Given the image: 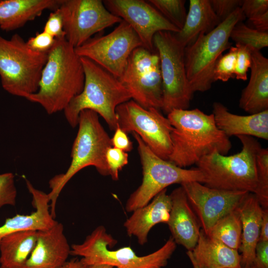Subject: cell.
Returning a JSON list of instances; mask_svg holds the SVG:
<instances>
[{
  "label": "cell",
  "mask_w": 268,
  "mask_h": 268,
  "mask_svg": "<svg viewBox=\"0 0 268 268\" xmlns=\"http://www.w3.org/2000/svg\"><path fill=\"white\" fill-rule=\"evenodd\" d=\"M70 251L63 225L57 221L49 229L37 231L35 246L24 268H60Z\"/></svg>",
  "instance_id": "17"
},
{
  "label": "cell",
  "mask_w": 268,
  "mask_h": 268,
  "mask_svg": "<svg viewBox=\"0 0 268 268\" xmlns=\"http://www.w3.org/2000/svg\"><path fill=\"white\" fill-rule=\"evenodd\" d=\"M77 126L78 130L72 144L69 167L65 173L55 176L49 181L51 191L48 195L50 212L54 218L60 193L77 172L86 167L93 166L101 175H109L106 153L112 146L111 138L100 123L98 115L91 110H82L79 115Z\"/></svg>",
  "instance_id": "4"
},
{
  "label": "cell",
  "mask_w": 268,
  "mask_h": 268,
  "mask_svg": "<svg viewBox=\"0 0 268 268\" xmlns=\"http://www.w3.org/2000/svg\"><path fill=\"white\" fill-rule=\"evenodd\" d=\"M153 45L159 60L162 82L161 110L168 115L175 109H188L193 96L185 64V47L169 31L157 32Z\"/></svg>",
  "instance_id": "10"
},
{
  "label": "cell",
  "mask_w": 268,
  "mask_h": 268,
  "mask_svg": "<svg viewBox=\"0 0 268 268\" xmlns=\"http://www.w3.org/2000/svg\"><path fill=\"white\" fill-rule=\"evenodd\" d=\"M230 38L236 45L247 46L254 50L260 51L268 46V32L259 31L242 21L238 22L233 27L230 33Z\"/></svg>",
  "instance_id": "29"
},
{
  "label": "cell",
  "mask_w": 268,
  "mask_h": 268,
  "mask_svg": "<svg viewBox=\"0 0 268 268\" xmlns=\"http://www.w3.org/2000/svg\"><path fill=\"white\" fill-rule=\"evenodd\" d=\"M257 186L254 194L264 209L268 208V149L261 148L256 157Z\"/></svg>",
  "instance_id": "31"
},
{
  "label": "cell",
  "mask_w": 268,
  "mask_h": 268,
  "mask_svg": "<svg viewBox=\"0 0 268 268\" xmlns=\"http://www.w3.org/2000/svg\"><path fill=\"white\" fill-rule=\"evenodd\" d=\"M84 79L80 57L74 48L65 37L56 38L48 52L38 89L27 100L39 104L49 115L64 111L81 93Z\"/></svg>",
  "instance_id": "2"
},
{
  "label": "cell",
  "mask_w": 268,
  "mask_h": 268,
  "mask_svg": "<svg viewBox=\"0 0 268 268\" xmlns=\"http://www.w3.org/2000/svg\"><path fill=\"white\" fill-rule=\"evenodd\" d=\"M132 99L144 109L160 110L163 88L158 54L144 47L134 49L118 78Z\"/></svg>",
  "instance_id": "12"
},
{
  "label": "cell",
  "mask_w": 268,
  "mask_h": 268,
  "mask_svg": "<svg viewBox=\"0 0 268 268\" xmlns=\"http://www.w3.org/2000/svg\"><path fill=\"white\" fill-rule=\"evenodd\" d=\"M48 53L32 50L16 33L9 39L0 35V78L8 93L27 98L36 93Z\"/></svg>",
  "instance_id": "7"
},
{
  "label": "cell",
  "mask_w": 268,
  "mask_h": 268,
  "mask_svg": "<svg viewBox=\"0 0 268 268\" xmlns=\"http://www.w3.org/2000/svg\"><path fill=\"white\" fill-rule=\"evenodd\" d=\"M173 127L172 151L168 161L185 168L214 152L226 155L231 142L216 126L212 114L199 109H175L167 115Z\"/></svg>",
  "instance_id": "1"
},
{
  "label": "cell",
  "mask_w": 268,
  "mask_h": 268,
  "mask_svg": "<svg viewBox=\"0 0 268 268\" xmlns=\"http://www.w3.org/2000/svg\"><path fill=\"white\" fill-rule=\"evenodd\" d=\"M118 125L127 134H136L157 156L168 160L172 151L171 133L173 130L168 119L160 110L144 109L131 99L116 110Z\"/></svg>",
  "instance_id": "11"
},
{
  "label": "cell",
  "mask_w": 268,
  "mask_h": 268,
  "mask_svg": "<svg viewBox=\"0 0 268 268\" xmlns=\"http://www.w3.org/2000/svg\"><path fill=\"white\" fill-rule=\"evenodd\" d=\"M55 42V38L43 31L37 33L26 41L28 46L33 50L40 53H48Z\"/></svg>",
  "instance_id": "38"
},
{
  "label": "cell",
  "mask_w": 268,
  "mask_h": 268,
  "mask_svg": "<svg viewBox=\"0 0 268 268\" xmlns=\"http://www.w3.org/2000/svg\"><path fill=\"white\" fill-rule=\"evenodd\" d=\"M241 9L248 19L268 11V0H244Z\"/></svg>",
  "instance_id": "39"
},
{
  "label": "cell",
  "mask_w": 268,
  "mask_h": 268,
  "mask_svg": "<svg viewBox=\"0 0 268 268\" xmlns=\"http://www.w3.org/2000/svg\"><path fill=\"white\" fill-rule=\"evenodd\" d=\"M80 59L84 72V86L63 111L65 118L75 128L80 112L91 110L104 119L111 130L115 131L118 126L116 108L132 99L131 96L117 77L90 59Z\"/></svg>",
  "instance_id": "3"
},
{
  "label": "cell",
  "mask_w": 268,
  "mask_h": 268,
  "mask_svg": "<svg viewBox=\"0 0 268 268\" xmlns=\"http://www.w3.org/2000/svg\"><path fill=\"white\" fill-rule=\"evenodd\" d=\"M16 196L14 174L10 172L0 174V208L6 205L14 206Z\"/></svg>",
  "instance_id": "33"
},
{
  "label": "cell",
  "mask_w": 268,
  "mask_h": 268,
  "mask_svg": "<svg viewBox=\"0 0 268 268\" xmlns=\"http://www.w3.org/2000/svg\"><path fill=\"white\" fill-rule=\"evenodd\" d=\"M206 235L238 251L241 245L242 223L238 207L219 219Z\"/></svg>",
  "instance_id": "28"
},
{
  "label": "cell",
  "mask_w": 268,
  "mask_h": 268,
  "mask_svg": "<svg viewBox=\"0 0 268 268\" xmlns=\"http://www.w3.org/2000/svg\"><path fill=\"white\" fill-rule=\"evenodd\" d=\"M181 186L206 234L219 219L236 209L249 193L212 188L196 181Z\"/></svg>",
  "instance_id": "15"
},
{
  "label": "cell",
  "mask_w": 268,
  "mask_h": 268,
  "mask_svg": "<svg viewBox=\"0 0 268 268\" xmlns=\"http://www.w3.org/2000/svg\"><path fill=\"white\" fill-rule=\"evenodd\" d=\"M43 31L55 39L65 37L63 16L59 7L50 13Z\"/></svg>",
  "instance_id": "36"
},
{
  "label": "cell",
  "mask_w": 268,
  "mask_h": 268,
  "mask_svg": "<svg viewBox=\"0 0 268 268\" xmlns=\"http://www.w3.org/2000/svg\"><path fill=\"white\" fill-rule=\"evenodd\" d=\"M241 268H255L253 265L249 266L242 267Z\"/></svg>",
  "instance_id": "47"
},
{
  "label": "cell",
  "mask_w": 268,
  "mask_h": 268,
  "mask_svg": "<svg viewBox=\"0 0 268 268\" xmlns=\"http://www.w3.org/2000/svg\"><path fill=\"white\" fill-rule=\"evenodd\" d=\"M148 1L180 30L187 16L185 0H149Z\"/></svg>",
  "instance_id": "30"
},
{
  "label": "cell",
  "mask_w": 268,
  "mask_h": 268,
  "mask_svg": "<svg viewBox=\"0 0 268 268\" xmlns=\"http://www.w3.org/2000/svg\"><path fill=\"white\" fill-rule=\"evenodd\" d=\"M172 207L167 224L176 244L192 251L201 230L197 215L191 206L183 188L180 186L169 195Z\"/></svg>",
  "instance_id": "18"
},
{
  "label": "cell",
  "mask_w": 268,
  "mask_h": 268,
  "mask_svg": "<svg viewBox=\"0 0 268 268\" xmlns=\"http://www.w3.org/2000/svg\"><path fill=\"white\" fill-rule=\"evenodd\" d=\"M27 188L32 197L35 211L29 215L17 214L7 218L0 226V243L1 239L11 233L26 230H44L52 227L57 222L50 212L48 194L36 189L25 178Z\"/></svg>",
  "instance_id": "21"
},
{
  "label": "cell",
  "mask_w": 268,
  "mask_h": 268,
  "mask_svg": "<svg viewBox=\"0 0 268 268\" xmlns=\"http://www.w3.org/2000/svg\"><path fill=\"white\" fill-rule=\"evenodd\" d=\"M59 8L63 16L65 38L74 48L122 21L110 12L101 0H62Z\"/></svg>",
  "instance_id": "14"
},
{
  "label": "cell",
  "mask_w": 268,
  "mask_h": 268,
  "mask_svg": "<svg viewBox=\"0 0 268 268\" xmlns=\"http://www.w3.org/2000/svg\"><path fill=\"white\" fill-rule=\"evenodd\" d=\"M252 265L255 268H268V241H259Z\"/></svg>",
  "instance_id": "41"
},
{
  "label": "cell",
  "mask_w": 268,
  "mask_h": 268,
  "mask_svg": "<svg viewBox=\"0 0 268 268\" xmlns=\"http://www.w3.org/2000/svg\"><path fill=\"white\" fill-rule=\"evenodd\" d=\"M106 161L109 175L114 181L119 179V173L128 163L127 152L111 146L106 153Z\"/></svg>",
  "instance_id": "34"
},
{
  "label": "cell",
  "mask_w": 268,
  "mask_h": 268,
  "mask_svg": "<svg viewBox=\"0 0 268 268\" xmlns=\"http://www.w3.org/2000/svg\"><path fill=\"white\" fill-rule=\"evenodd\" d=\"M221 21L213 11L210 0H190L189 10L182 28L174 33L185 47L201 34L214 29Z\"/></svg>",
  "instance_id": "26"
},
{
  "label": "cell",
  "mask_w": 268,
  "mask_h": 268,
  "mask_svg": "<svg viewBox=\"0 0 268 268\" xmlns=\"http://www.w3.org/2000/svg\"><path fill=\"white\" fill-rule=\"evenodd\" d=\"M259 241H268V208H263Z\"/></svg>",
  "instance_id": "43"
},
{
  "label": "cell",
  "mask_w": 268,
  "mask_h": 268,
  "mask_svg": "<svg viewBox=\"0 0 268 268\" xmlns=\"http://www.w3.org/2000/svg\"><path fill=\"white\" fill-rule=\"evenodd\" d=\"M254 29L262 32H268V11L249 19Z\"/></svg>",
  "instance_id": "42"
},
{
  "label": "cell",
  "mask_w": 268,
  "mask_h": 268,
  "mask_svg": "<svg viewBox=\"0 0 268 268\" xmlns=\"http://www.w3.org/2000/svg\"><path fill=\"white\" fill-rule=\"evenodd\" d=\"M212 107L217 127L228 137L246 135L268 139V110L241 116L230 113L219 102H214Z\"/></svg>",
  "instance_id": "20"
},
{
  "label": "cell",
  "mask_w": 268,
  "mask_h": 268,
  "mask_svg": "<svg viewBox=\"0 0 268 268\" xmlns=\"http://www.w3.org/2000/svg\"><path fill=\"white\" fill-rule=\"evenodd\" d=\"M190 260L192 264L193 268H199V267L197 266L195 262L192 259H190Z\"/></svg>",
  "instance_id": "46"
},
{
  "label": "cell",
  "mask_w": 268,
  "mask_h": 268,
  "mask_svg": "<svg viewBox=\"0 0 268 268\" xmlns=\"http://www.w3.org/2000/svg\"><path fill=\"white\" fill-rule=\"evenodd\" d=\"M245 17L237 8L210 32L200 35L185 47L184 59L187 77L193 93L208 90L214 82L213 72L222 53L229 49V40L233 27Z\"/></svg>",
  "instance_id": "8"
},
{
  "label": "cell",
  "mask_w": 268,
  "mask_h": 268,
  "mask_svg": "<svg viewBox=\"0 0 268 268\" xmlns=\"http://www.w3.org/2000/svg\"><path fill=\"white\" fill-rule=\"evenodd\" d=\"M237 48L235 77L237 79L246 80L247 73L252 64V49L248 46L236 45Z\"/></svg>",
  "instance_id": "35"
},
{
  "label": "cell",
  "mask_w": 268,
  "mask_h": 268,
  "mask_svg": "<svg viewBox=\"0 0 268 268\" xmlns=\"http://www.w3.org/2000/svg\"><path fill=\"white\" fill-rule=\"evenodd\" d=\"M171 207L170 196L167 189H164L147 204L132 212L124 224L127 234L134 236L140 245H144L153 226L160 223H167Z\"/></svg>",
  "instance_id": "19"
},
{
  "label": "cell",
  "mask_w": 268,
  "mask_h": 268,
  "mask_svg": "<svg viewBox=\"0 0 268 268\" xmlns=\"http://www.w3.org/2000/svg\"><path fill=\"white\" fill-rule=\"evenodd\" d=\"M37 237L36 230L18 231L4 236L0 243V268H24Z\"/></svg>",
  "instance_id": "27"
},
{
  "label": "cell",
  "mask_w": 268,
  "mask_h": 268,
  "mask_svg": "<svg viewBox=\"0 0 268 268\" xmlns=\"http://www.w3.org/2000/svg\"><path fill=\"white\" fill-rule=\"evenodd\" d=\"M62 0H0V28L11 31L23 27L47 9L55 10Z\"/></svg>",
  "instance_id": "25"
},
{
  "label": "cell",
  "mask_w": 268,
  "mask_h": 268,
  "mask_svg": "<svg viewBox=\"0 0 268 268\" xmlns=\"http://www.w3.org/2000/svg\"><path fill=\"white\" fill-rule=\"evenodd\" d=\"M112 146L125 152H129L133 149V143L128 134L118 125L114 134L111 138Z\"/></svg>",
  "instance_id": "40"
},
{
  "label": "cell",
  "mask_w": 268,
  "mask_h": 268,
  "mask_svg": "<svg viewBox=\"0 0 268 268\" xmlns=\"http://www.w3.org/2000/svg\"><path fill=\"white\" fill-rule=\"evenodd\" d=\"M242 0H210L212 9L221 22L237 8L241 7Z\"/></svg>",
  "instance_id": "37"
},
{
  "label": "cell",
  "mask_w": 268,
  "mask_h": 268,
  "mask_svg": "<svg viewBox=\"0 0 268 268\" xmlns=\"http://www.w3.org/2000/svg\"><path fill=\"white\" fill-rule=\"evenodd\" d=\"M88 268H117L108 264H97L88 267Z\"/></svg>",
  "instance_id": "45"
},
{
  "label": "cell",
  "mask_w": 268,
  "mask_h": 268,
  "mask_svg": "<svg viewBox=\"0 0 268 268\" xmlns=\"http://www.w3.org/2000/svg\"><path fill=\"white\" fill-rule=\"evenodd\" d=\"M139 47H143L140 39L122 20L111 32L91 37L74 49L79 57L90 59L119 78L131 54Z\"/></svg>",
  "instance_id": "13"
},
{
  "label": "cell",
  "mask_w": 268,
  "mask_h": 268,
  "mask_svg": "<svg viewBox=\"0 0 268 268\" xmlns=\"http://www.w3.org/2000/svg\"></svg>",
  "instance_id": "48"
},
{
  "label": "cell",
  "mask_w": 268,
  "mask_h": 268,
  "mask_svg": "<svg viewBox=\"0 0 268 268\" xmlns=\"http://www.w3.org/2000/svg\"><path fill=\"white\" fill-rule=\"evenodd\" d=\"M106 8L128 23L136 33L144 48L153 51V38L159 31L177 33L180 30L166 19L148 1L143 0H103Z\"/></svg>",
  "instance_id": "16"
},
{
  "label": "cell",
  "mask_w": 268,
  "mask_h": 268,
  "mask_svg": "<svg viewBox=\"0 0 268 268\" xmlns=\"http://www.w3.org/2000/svg\"><path fill=\"white\" fill-rule=\"evenodd\" d=\"M251 75L242 91L239 106L254 114L268 110V59L259 51L252 50Z\"/></svg>",
  "instance_id": "22"
},
{
  "label": "cell",
  "mask_w": 268,
  "mask_h": 268,
  "mask_svg": "<svg viewBox=\"0 0 268 268\" xmlns=\"http://www.w3.org/2000/svg\"><path fill=\"white\" fill-rule=\"evenodd\" d=\"M237 48L231 46L229 51L222 55L217 61L213 72L214 82H226L235 76Z\"/></svg>",
  "instance_id": "32"
},
{
  "label": "cell",
  "mask_w": 268,
  "mask_h": 268,
  "mask_svg": "<svg viewBox=\"0 0 268 268\" xmlns=\"http://www.w3.org/2000/svg\"><path fill=\"white\" fill-rule=\"evenodd\" d=\"M242 147L230 156L214 152L196 164L204 178V185L212 188L247 191L254 194L257 186L256 157L262 148L254 137L237 136Z\"/></svg>",
  "instance_id": "5"
},
{
  "label": "cell",
  "mask_w": 268,
  "mask_h": 268,
  "mask_svg": "<svg viewBox=\"0 0 268 268\" xmlns=\"http://www.w3.org/2000/svg\"><path fill=\"white\" fill-rule=\"evenodd\" d=\"M60 268H88V267L83 263L81 259H74L67 262Z\"/></svg>",
  "instance_id": "44"
},
{
  "label": "cell",
  "mask_w": 268,
  "mask_h": 268,
  "mask_svg": "<svg viewBox=\"0 0 268 268\" xmlns=\"http://www.w3.org/2000/svg\"><path fill=\"white\" fill-rule=\"evenodd\" d=\"M187 254L199 268H241L238 251L209 237L201 229L197 243Z\"/></svg>",
  "instance_id": "24"
},
{
  "label": "cell",
  "mask_w": 268,
  "mask_h": 268,
  "mask_svg": "<svg viewBox=\"0 0 268 268\" xmlns=\"http://www.w3.org/2000/svg\"><path fill=\"white\" fill-rule=\"evenodd\" d=\"M137 144L142 169L140 185L130 195L125 209L133 212L147 204L159 193L174 184L196 181L203 183L204 178L198 168L186 169L155 154L135 133H132Z\"/></svg>",
  "instance_id": "9"
},
{
  "label": "cell",
  "mask_w": 268,
  "mask_h": 268,
  "mask_svg": "<svg viewBox=\"0 0 268 268\" xmlns=\"http://www.w3.org/2000/svg\"><path fill=\"white\" fill-rule=\"evenodd\" d=\"M117 242L103 226H99L82 243L72 244L70 255L81 257L87 267L108 264L117 268H163L177 247L171 237L156 251L139 256L130 246L111 250Z\"/></svg>",
  "instance_id": "6"
},
{
  "label": "cell",
  "mask_w": 268,
  "mask_h": 268,
  "mask_svg": "<svg viewBox=\"0 0 268 268\" xmlns=\"http://www.w3.org/2000/svg\"><path fill=\"white\" fill-rule=\"evenodd\" d=\"M242 223L241 267L253 264L259 241L263 208L256 195L249 193L238 207Z\"/></svg>",
  "instance_id": "23"
}]
</instances>
